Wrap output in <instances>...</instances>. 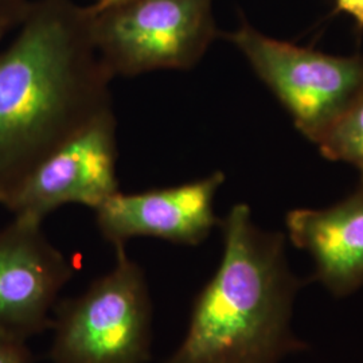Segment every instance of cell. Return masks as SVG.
Masks as SVG:
<instances>
[{"label":"cell","instance_id":"cell-5","mask_svg":"<svg viewBox=\"0 0 363 363\" xmlns=\"http://www.w3.org/2000/svg\"><path fill=\"white\" fill-rule=\"evenodd\" d=\"M225 38L312 143L363 94V55H331L271 38L247 21Z\"/></svg>","mask_w":363,"mask_h":363},{"label":"cell","instance_id":"cell-7","mask_svg":"<svg viewBox=\"0 0 363 363\" xmlns=\"http://www.w3.org/2000/svg\"><path fill=\"white\" fill-rule=\"evenodd\" d=\"M73 277V264L42 232L15 217L0 230V333L27 340L52 330L50 311Z\"/></svg>","mask_w":363,"mask_h":363},{"label":"cell","instance_id":"cell-14","mask_svg":"<svg viewBox=\"0 0 363 363\" xmlns=\"http://www.w3.org/2000/svg\"><path fill=\"white\" fill-rule=\"evenodd\" d=\"M115 1H118V0H97L94 4H91L93 7H96V9H101V7H105V6H109V4H112V3H115Z\"/></svg>","mask_w":363,"mask_h":363},{"label":"cell","instance_id":"cell-13","mask_svg":"<svg viewBox=\"0 0 363 363\" xmlns=\"http://www.w3.org/2000/svg\"><path fill=\"white\" fill-rule=\"evenodd\" d=\"M337 10L349 13L357 26L363 28V0H337Z\"/></svg>","mask_w":363,"mask_h":363},{"label":"cell","instance_id":"cell-8","mask_svg":"<svg viewBox=\"0 0 363 363\" xmlns=\"http://www.w3.org/2000/svg\"><path fill=\"white\" fill-rule=\"evenodd\" d=\"M223 182L225 174L216 171L179 186L130 194L117 191L94 210L97 228L113 247H125L136 237L196 247L220 226L214 199Z\"/></svg>","mask_w":363,"mask_h":363},{"label":"cell","instance_id":"cell-2","mask_svg":"<svg viewBox=\"0 0 363 363\" xmlns=\"http://www.w3.org/2000/svg\"><path fill=\"white\" fill-rule=\"evenodd\" d=\"M220 265L195 296L186 335L164 363H281L311 346L292 328L298 292L286 235L267 232L237 203L220 220Z\"/></svg>","mask_w":363,"mask_h":363},{"label":"cell","instance_id":"cell-1","mask_svg":"<svg viewBox=\"0 0 363 363\" xmlns=\"http://www.w3.org/2000/svg\"><path fill=\"white\" fill-rule=\"evenodd\" d=\"M112 79L93 42L89 6L30 1L0 52V191L112 111Z\"/></svg>","mask_w":363,"mask_h":363},{"label":"cell","instance_id":"cell-3","mask_svg":"<svg viewBox=\"0 0 363 363\" xmlns=\"http://www.w3.org/2000/svg\"><path fill=\"white\" fill-rule=\"evenodd\" d=\"M115 267L76 298L54 307L52 363H147L151 359L152 303L143 269L125 247Z\"/></svg>","mask_w":363,"mask_h":363},{"label":"cell","instance_id":"cell-12","mask_svg":"<svg viewBox=\"0 0 363 363\" xmlns=\"http://www.w3.org/2000/svg\"><path fill=\"white\" fill-rule=\"evenodd\" d=\"M0 363H34L26 340L0 333Z\"/></svg>","mask_w":363,"mask_h":363},{"label":"cell","instance_id":"cell-9","mask_svg":"<svg viewBox=\"0 0 363 363\" xmlns=\"http://www.w3.org/2000/svg\"><path fill=\"white\" fill-rule=\"evenodd\" d=\"M292 245L313 261L312 283L334 298H346L363 286V187L325 208H294L286 216Z\"/></svg>","mask_w":363,"mask_h":363},{"label":"cell","instance_id":"cell-6","mask_svg":"<svg viewBox=\"0 0 363 363\" xmlns=\"http://www.w3.org/2000/svg\"><path fill=\"white\" fill-rule=\"evenodd\" d=\"M116 116L94 118L0 191L15 217L42 222L65 205L96 210L118 190Z\"/></svg>","mask_w":363,"mask_h":363},{"label":"cell","instance_id":"cell-4","mask_svg":"<svg viewBox=\"0 0 363 363\" xmlns=\"http://www.w3.org/2000/svg\"><path fill=\"white\" fill-rule=\"evenodd\" d=\"M89 7L96 50L113 78L190 70L220 35L213 0H118Z\"/></svg>","mask_w":363,"mask_h":363},{"label":"cell","instance_id":"cell-11","mask_svg":"<svg viewBox=\"0 0 363 363\" xmlns=\"http://www.w3.org/2000/svg\"><path fill=\"white\" fill-rule=\"evenodd\" d=\"M30 0H0V42L26 15Z\"/></svg>","mask_w":363,"mask_h":363},{"label":"cell","instance_id":"cell-10","mask_svg":"<svg viewBox=\"0 0 363 363\" xmlns=\"http://www.w3.org/2000/svg\"><path fill=\"white\" fill-rule=\"evenodd\" d=\"M315 144L325 159L358 169L363 187V94Z\"/></svg>","mask_w":363,"mask_h":363}]
</instances>
